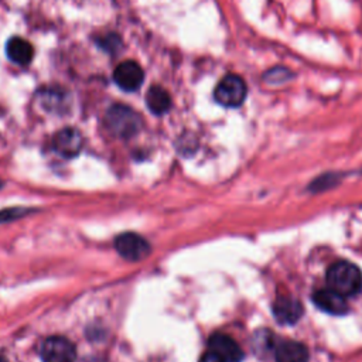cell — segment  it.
<instances>
[{
  "label": "cell",
  "mask_w": 362,
  "mask_h": 362,
  "mask_svg": "<svg viewBox=\"0 0 362 362\" xmlns=\"http://www.w3.org/2000/svg\"><path fill=\"white\" fill-rule=\"evenodd\" d=\"M328 287L344 297H352L362 290V272L351 262L339 260L327 272Z\"/></svg>",
  "instance_id": "cell-1"
},
{
  "label": "cell",
  "mask_w": 362,
  "mask_h": 362,
  "mask_svg": "<svg viewBox=\"0 0 362 362\" xmlns=\"http://www.w3.org/2000/svg\"><path fill=\"white\" fill-rule=\"evenodd\" d=\"M105 122L109 132L122 139L134 136L141 127L140 116L124 105H113L106 112Z\"/></svg>",
  "instance_id": "cell-2"
},
{
  "label": "cell",
  "mask_w": 362,
  "mask_h": 362,
  "mask_svg": "<svg viewBox=\"0 0 362 362\" xmlns=\"http://www.w3.org/2000/svg\"><path fill=\"white\" fill-rule=\"evenodd\" d=\"M247 98V85L238 74L225 75L214 89V99L223 107H239Z\"/></svg>",
  "instance_id": "cell-3"
},
{
  "label": "cell",
  "mask_w": 362,
  "mask_h": 362,
  "mask_svg": "<svg viewBox=\"0 0 362 362\" xmlns=\"http://www.w3.org/2000/svg\"><path fill=\"white\" fill-rule=\"evenodd\" d=\"M42 362H74L76 358L75 345L65 337L54 335L42 341L40 346Z\"/></svg>",
  "instance_id": "cell-4"
},
{
  "label": "cell",
  "mask_w": 362,
  "mask_h": 362,
  "mask_svg": "<svg viewBox=\"0 0 362 362\" xmlns=\"http://www.w3.org/2000/svg\"><path fill=\"white\" fill-rule=\"evenodd\" d=\"M115 249L122 257L132 262L144 259L151 250L148 242L140 235L133 232H126L119 235L115 239Z\"/></svg>",
  "instance_id": "cell-5"
},
{
  "label": "cell",
  "mask_w": 362,
  "mask_h": 362,
  "mask_svg": "<svg viewBox=\"0 0 362 362\" xmlns=\"http://www.w3.org/2000/svg\"><path fill=\"white\" fill-rule=\"evenodd\" d=\"M144 72L134 61H123L113 72V79L119 88L127 92L137 90L143 83Z\"/></svg>",
  "instance_id": "cell-6"
},
{
  "label": "cell",
  "mask_w": 362,
  "mask_h": 362,
  "mask_svg": "<svg viewBox=\"0 0 362 362\" xmlns=\"http://www.w3.org/2000/svg\"><path fill=\"white\" fill-rule=\"evenodd\" d=\"M208 348L225 362H242L245 358L239 344L226 334H214L208 339Z\"/></svg>",
  "instance_id": "cell-7"
},
{
  "label": "cell",
  "mask_w": 362,
  "mask_h": 362,
  "mask_svg": "<svg viewBox=\"0 0 362 362\" xmlns=\"http://www.w3.org/2000/svg\"><path fill=\"white\" fill-rule=\"evenodd\" d=\"M273 315L280 324H296L303 317V305L288 294H279L273 303Z\"/></svg>",
  "instance_id": "cell-8"
},
{
  "label": "cell",
  "mask_w": 362,
  "mask_h": 362,
  "mask_svg": "<svg viewBox=\"0 0 362 362\" xmlns=\"http://www.w3.org/2000/svg\"><path fill=\"white\" fill-rule=\"evenodd\" d=\"M54 150L66 158H72L79 154L83 146V137L82 134L72 127H66L59 130L52 141Z\"/></svg>",
  "instance_id": "cell-9"
},
{
  "label": "cell",
  "mask_w": 362,
  "mask_h": 362,
  "mask_svg": "<svg viewBox=\"0 0 362 362\" xmlns=\"http://www.w3.org/2000/svg\"><path fill=\"white\" fill-rule=\"evenodd\" d=\"M313 301L320 310L332 315H344L349 310L345 297L331 288H322L315 291L313 294Z\"/></svg>",
  "instance_id": "cell-10"
},
{
  "label": "cell",
  "mask_w": 362,
  "mask_h": 362,
  "mask_svg": "<svg viewBox=\"0 0 362 362\" xmlns=\"http://www.w3.org/2000/svg\"><path fill=\"white\" fill-rule=\"evenodd\" d=\"M276 362H308V349L297 341H281L274 349Z\"/></svg>",
  "instance_id": "cell-11"
},
{
  "label": "cell",
  "mask_w": 362,
  "mask_h": 362,
  "mask_svg": "<svg viewBox=\"0 0 362 362\" xmlns=\"http://www.w3.org/2000/svg\"><path fill=\"white\" fill-rule=\"evenodd\" d=\"M6 54L10 61L18 65H27L34 57L33 45L21 37H11L6 44Z\"/></svg>",
  "instance_id": "cell-12"
},
{
  "label": "cell",
  "mask_w": 362,
  "mask_h": 362,
  "mask_svg": "<svg viewBox=\"0 0 362 362\" xmlns=\"http://www.w3.org/2000/svg\"><path fill=\"white\" fill-rule=\"evenodd\" d=\"M146 105L154 115H163L171 107V96L164 88L154 85L146 93Z\"/></svg>",
  "instance_id": "cell-13"
},
{
  "label": "cell",
  "mask_w": 362,
  "mask_h": 362,
  "mask_svg": "<svg viewBox=\"0 0 362 362\" xmlns=\"http://www.w3.org/2000/svg\"><path fill=\"white\" fill-rule=\"evenodd\" d=\"M294 78H296L294 71H291L288 66H284V65L270 66L269 69H266L262 74V81L266 82L267 85H272V86L287 83V82L293 81Z\"/></svg>",
  "instance_id": "cell-14"
},
{
  "label": "cell",
  "mask_w": 362,
  "mask_h": 362,
  "mask_svg": "<svg viewBox=\"0 0 362 362\" xmlns=\"http://www.w3.org/2000/svg\"><path fill=\"white\" fill-rule=\"evenodd\" d=\"M199 362H225V361H223L222 358H219L218 355H215L214 352L208 351V352H205V354L201 356Z\"/></svg>",
  "instance_id": "cell-15"
},
{
  "label": "cell",
  "mask_w": 362,
  "mask_h": 362,
  "mask_svg": "<svg viewBox=\"0 0 362 362\" xmlns=\"http://www.w3.org/2000/svg\"><path fill=\"white\" fill-rule=\"evenodd\" d=\"M0 362H8V361H7V359H4L3 356H0Z\"/></svg>",
  "instance_id": "cell-16"
},
{
  "label": "cell",
  "mask_w": 362,
  "mask_h": 362,
  "mask_svg": "<svg viewBox=\"0 0 362 362\" xmlns=\"http://www.w3.org/2000/svg\"><path fill=\"white\" fill-rule=\"evenodd\" d=\"M1 184H3V182H1V181H0V187H1Z\"/></svg>",
  "instance_id": "cell-17"
}]
</instances>
